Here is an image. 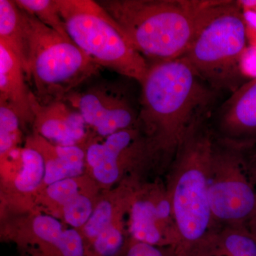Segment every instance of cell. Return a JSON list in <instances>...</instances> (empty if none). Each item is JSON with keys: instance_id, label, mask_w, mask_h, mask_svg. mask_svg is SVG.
Instances as JSON below:
<instances>
[{"instance_id": "cell-1", "label": "cell", "mask_w": 256, "mask_h": 256, "mask_svg": "<svg viewBox=\"0 0 256 256\" xmlns=\"http://www.w3.org/2000/svg\"><path fill=\"white\" fill-rule=\"evenodd\" d=\"M140 84L139 129L163 175L192 124L210 114L217 92L184 57L149 64Z\"/></svg>"}, {"instance_id": "cell-2", "label": "cell", "mask_w": 256, "mask_h": 256, "mask_svg": "<svg viewBox=\"0 0 256 256\" xmlns=\"http://www.w3.org/2000/svg\"><path fill=\"white\" fill-rule=\"evenodd\" d=\"M229 0H102L148 64L178 60L186 54L205 24Z\"/></svg>"}, {"instance_id": "cell-3", "label": "cell", "mask_w": 256, "mask_h": 256, "mask_svg": "<svg viewBox=\"0 0 256 256\" xmlns=\"http://www.w3.org/2000/svg\"><path fill=\"white\" fill-rule=\"evenodd\" d=\"M210 118L192 124L163 174L180 234L176 256H193L214 226L208 178L215 137Z\"/></svg>"}, {"instance_id": "cell-4", "label": "cell", "mask_w": 256, "mask_h": 256, "mask_svg": "<svg viewBox=\"0 0 256 256\" xmlns=\"http://www.w3.org/2000/svg\"><path fill=\"white\" fill-rule=\"evenodd\" d=\"M23 11V10H22ZM28 32V80L42 104L64 100L98 74L101 68L70 38L23 11Z\"/></svg>"}, {"instance_id": "cell-5", "label": "cell", "mask_w": 256, "mask_h": 256, "mask_svg": "<svg viewBox=\"0 0 256 256\" xmlns=\"http://www.w3.org/2000/svg\"><path fill=\"white\" fill-rule=\"evenodd\" d=\"M69 37L97 65L140 84L149 64L114 18L92 0H56Z\"/></svg>"}, {"instance_id": "cell-6", "label": "cell", "mask_w": 256, "mask_h": 256, "mask_svg": "<svg viewBox=\"0 0 256 256\" xmlns=\"http://www.w3.org/2000/svg\"><path fill=\"white\" fill-rule=\"evenodd\" d=\"M247 25L238 1H230L202 28L184 58L214 90L234 92L245 78L242 60Z\"/></svg>"}, {"instance_id": "cell-7", "label": "cell", "mask_w": 256, "mask_h": 256, "mask_svg": "<svg viewBox=\"0 0 256 256\" xmlns=\"http://www.w3.org/2000/svg\"><path fill=\"white\" fill-rule=\"evenodd\" d=\"M249 150L214 138L208 178L213 228L246 226L256 212V188L248 166Z\"/></svg>"}, {"instance_id": "cell-8", "label": "cell", "mask_w": 256, "mask_h": 256, "mask_svg": "<svg viewBox=\"0 0 256 256\" xmlns=\"http://www.w3.org/2000/svg\"><path fill=\"white\" fill-rule=\"evenodd\" d=\"M86 169L99 188H110L128 180H148L159 168L139 128L101 138L92 136L85 148Z\"/></svg>"}, {"instance_id": "cell-9", "label": "cell", "mask_w": 256, "mask_h": 256, "mask_svg": "<svg viewBox=\"0 0 256 256\" xmlns=\"http://www.w3.org/2000/svg\"><path fill=\"white\" fill-rule=\"evenodd\" d=\"M64 101L80 112L95 137L139 128L140 104L136 105L130 92L118 82L100 80L80 87Z\"/></svg>"}, {"instance_id": "cell-10", "label": "cell", "mask_w": 256, "mask_h": 256, "mask_svg": "<svg viewBox=\"0 0 256 256\" xmlns=\"http://www.w3.org/2000/svg\"><path fill=\"white\" fill-rule=\"evenodd\" d=\"M130 238L176 252L180 234L163 176L142 182L133 195L127 216Z\"/></svg>"}, {"instance_id": "cell-11", "label": "cell", "mask_w": 256, "mask_h": 256, "mask_svg": "<svg viewBox=\"0 0 256 256\" xmlns=\"http://www.w3.org/2000/svg\"><path fill=\"white\" fill-rule=\"evenodd\" d=\"M210 124L217 139L247 150L255 146L256 78L250 79L232 92L210 120Z\"/></svg>"}, {"instance_id": "cell-12", "label": "cell", "mask_w": 256, "mask_h": 256, "mask_svg": "<svg viewBox=\"0 0 256 256\" xmlns=\"http://www.w3.org/2000/svg\"><path fill=\"white\" fill-rule=\"evenodd\" d=\"M34 132L62 146L85 148L92 134L78 111L64 100L42 104L32 92Z\"/></svg>"}, {"instance_id": "cell-13", "label": "cell", "mask_w": 256, "mask_h": 256, "mask_svg": "<svg viewBox=\"0 0 256 256\" xmlns=\"http://www.w3.org/2000/svg\"><path fill=\"white\" fill-rule=\"evenodd\" d=\"M28 85L18 58L4 42H0V104L16 114L22 128L33 124L32 90Z\"/></svg>"}, {"instance_id": "cell-14", "label": "cell", "mask_w": 256, "mask_h": 256, "mask_svg": "<svg viewBox=\"0 0 256 256\" xmlns=\"http://www.w3.org/2000/svg\"><path fill=\"white\" fill-rule=\"evenodd\" d=\"M24 146L36 150L44 160L42 190L60 180L85 174L86 151L82 146H57L34 132L26 138Z\"/></svg>"}, {"instance_id": "cell-15", "label": "cell", "mask_w": 256, "mask_h": 256, "mask_svg": "<svg viewBox=\"0 0 256 256\" xmlns=\"http://www.w3.org/2000/svg\"><path fill=\"white\" fill-rule=\"evenodd\" d=\"M193 256H256V240L246 226H214Z\"/></svg>"}, {"instance_id": "cell-16", "label": "cell", "mask_w": 256, "mask_h": 256, "mask_svg": "<svg viewBox=\"0 0 256 256\" xmlns=\"http://www.w3.org/2000/svg\"><path fill=\"white\" fill-rule=\"evenodd\" d=\"M2 171L12 175L14 191L22 196L36 197L41 192L45 176L43 156L36 150L24 146L18 158L1 164Z\"/></svg>"}, {"instance_id": "cell-17", "label": "cell", "mask_w": 256, "mask_h": 256, "mask_svg": "<svg viewBox=\"0 0 256 256\" xmlns=\"http://www.w3.org/2000/svg\"><path fill=\"white\" fill-rule=\"evenodd\" d=\"M0 42L16 56L28 77V32L22 10L14 0H0Z\"/></svg>"}, {"instance_id": "cell-18", "label": "cell", "mask_w": 256, "mask_h": 256, "mask_svg": "<svg viewBox=\"0 0 256 256\" xmlns=\"http://www.w3.org/2000/svg\"><path fill=\"white\" fill-rule=\"evenodd\" d=\"M95 184L96 182L88 174L66 178L43 188L37 195L35 202L57 218L66 204Z\"/></svg>"}, {"instance_id": "cell-19", "label": "cell", "mask_w": 256, "mask_h": 256, "mask_svg": "<svg viewBox=\"0 0 256 256\" xmlns=\"http://www.w3.org/2000/svg\"><path fill=\"white\" fill-rule=\"evenodd\" d=\"M97 184L84 190L64 205L57 218H60L72 228L80 230L87 223L99 200Z\"/></svg>"}, {"instance_id": "cell-20", "label": "cell", "mask_w": 256, "mask_h": 256, "mask_svg": "<svg viewBox=\"0 0 256 256\" xmlns=\"http://www.w3.org/2000/svg\"><path fill=\"white\" fill-rule=\"evenodd\" d=\"M20 9L66 38H70L60 14L56 0H15Z\"/></svg>"}, {"instance_id": "cell-21", "label": "cell", "mask_w": 256, "mask_h": 256, "mask_svg": "<svg viewBox=\"0 0 256 256\" xmlns=\"http://www.w3.org/2000/svg\"><path fill=\"white\" fill-rule=\"evenodd\" d=\"M21 124L8 106L0 104V159L3 161L16 150L21 140Z\"/></svg>"}, {"instance_id": "cell-22", "label": "cell", "mask_w": 256, "mask_h": 256, "mask_svg": "<svg viewBox=\"0 0 256 256\" xmlns=\"http://www.w3.org/2000/svg\"><path fill=\"white\" fill-rule=\"evenodd\" d=\"M118 256H176L172 248L156 247L130 238L127 246Z\"/></svg>"}, {"instance_id": "cell-23", "label": "cell", "mask_w": 256, "mask_h": 256, "mask_svg": "<svg viewBox=\"0 0 256 256\" xmlns=\"http://www.w3.org/2000/svg\"><path fill=\"white\" fill-rule=\"evenodd\" d=\"M242 70L244 76L256 78V46L248 47L242 58Z\"/></svg>"}, {"instance_id": "cell-24", "label": "cell", "mask_w": 256, "mask_h": 256, "mask_svg": "<svg viewBox=\"0 0 256 256\" xmlns=\"http://www.w3.org/2000/svg\"><path fill=\"white\" fill-rule=\"evenodd\" d=\"M248 166L252 183L256 188V146L248 153Z\"/></svg>"}, {"instance_id": "cell-25", "label": "cell", "mask_w": 256, "mask_h": 256, "mask_svg": "<svg viewBox=\"0 0 256 256\" xmlns=\"http://www.w3.org/2000/svg\"><path fill=\"white\" fill-rule=\"evenodd\" d=\"M246 228L256 240V212L248 222Z\"/></svg>"}, {"instance_id": "cell-26", "label": "cell", "mask_w": 256, "mask_h": 256, "mask_svg": "<svg viewBox=\"0 0 256 256\" xmlns=\"http://www.w3.org/2000/svg\"><path fill=\"white\" fill-rule=\"evenodd\" d=\"M238 3L242 8H256V0H240Z\"/></svg>"}]
</instances>
